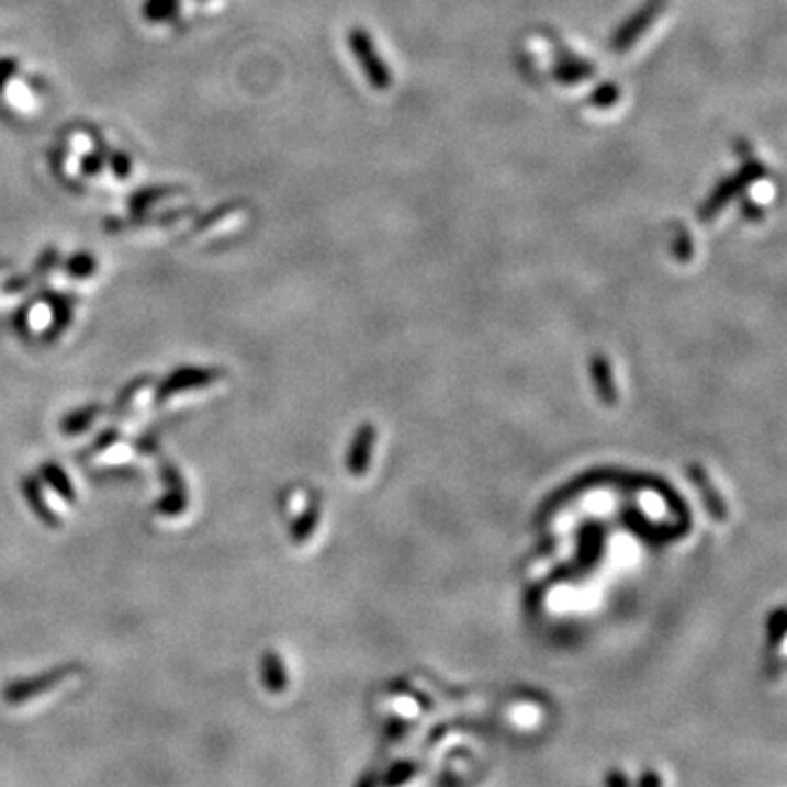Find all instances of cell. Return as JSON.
I'll return each instance as SVG.
<instances>
[{"mask_svg": "<svg viewBox=\"0 0 787 787\" xmlns=\"http://www.w3.org/2000/svg\"><path fill=\"white\" fill-rule=\"evenodd\" d=\"M40 473H42V477L48 482V486H50L66 504H75V502H77L75 486H72V482L68 480V475L64 473V469H59V466L53 464V462H46Z\"/></svg>", "mask_w": 787, "mask_h": 787, "instance_id": "cell-6", "label": "cell"}, {"mask_svg": "<svg viewBox=\"0 0 787 787\" xmlns=\"http://www.w3.org/2000/svg\"><path fill=\"white\" fill-rule=\"evenodd\" d=\"M103 412V405L99 403H92V405H83L70 414H66L59 423V429L64 436H79L83 434L86 429H90L97 420V416Z\"/></svg>", "mask_w": 787, "mask_h": 787, "instance_id": "cell-5", "label": "cell"}, {"mask_svg": "<svg viewBox=\"0 0 787 787\" xmlns=\"http://www.w3.org/2000/svg\"><path fill=\"white\" fill-rule=\"evenodd\" d=\"M149 385H154V376H149V374H145V376H138V379H134L127 387H123V392L116 396V401H114V407H112V416H121V414H125L127 409H130V405H132V401L143 392V390H147Z\"/></svg>", "mask_w": 787, "mask_h": 787, "instance_id": "cell-8", "label": "cell"}, {"mask_svg": "<svg viewBox=\"0 0 787 787\" xmlns=\"http://www.w3.org/2000/svg\"><path fill=\"white\" fill-rule=\"evenodd\" d=\"M29 286V280L26 278H13L11 282H7L2 289L7 291V293H13V291H22V289H26Z\"/></svg>", "mask_w": 787, "mask_h": 787, "instance_id": "cell-12", "label": "cell"}, {"mask_svg": "<svg viewBox=\"0 0 787 787\" xmlns=\"http://www.w3.org/2000/svg\"><path fill=\"white\" fill-rule=\"evenodd\" d=\"M226 379V370L222 368H182L171 372L162 383L156 387V403H165L171 396L191 392V390H204L215 385L217 381Z\"/></svg>", "mask_w": 787, "mask_h": 787, "instance_id": "cell-1", "label": "cell"}, {"mask_svg": "<svg viewBox=\"0 0 787 787\" xmlns=\"http://www.w3.org/2000/svg\"><path fill=\"white\" fill-rule=\"evenodd\" d=\"M75 670L72 667H59V670H53L44 676H37V678H31V681H22V683H13L4 689V700L15 705V702H26L29 698L42 694V692H48L53 687H57L66 676H70Z\"/></svg>", "mask_w": 787, "mask_h": 787, "instance_id": "cell-3", "label": "cell"}, {"mask_svg": "<svg viewBox=\"0 0 787 787\" xmlns=\"http://www.w3.org/2000/svg\"><path fill=\"white\" fill-rule=\"evenodd\" d=\"M160 480L167 488V495L156 502V510L165 517H180L189 508V491L184 484V477L180 475L178 466L171 462L160 464Z\"/></svg>", "mask_w": 787, "mask_h": 787, "instance_id": "cell-2", "label": "cell"}, {"mask_svg": "<svg viewBox=\"0 0 787 787\" xmlns=\"http://www.w3.org/2000/svg\"><path fill=\"white\" fill-rule=\"evenodd\" d=\"M262 678H265V687L269 692H282L286 687V674L282 667V661L278 654L267 652L262 656Z\"/></svg>", "mask_w": 787, "mask_h": 787, "instance_id": "cell-7", "label": "cell"}, {"mask_svg": "<svg viewBox=\"0 0 787 787\" xmlns=\"http://www.w3.org/2000/svg\"><path fill=\"white\" fill-rule=\"evenodd\" d=\"M119 429H114V427H110V429H105V431H101L99 436H97V440L92 442V447L90 449H86L81 456L83 458H92V456H97V453H103V451H108L116 440H119Z\"/></svg>", "mask_w": 787, "mask_h": 787, "instance_id": "cell-9", "label": "cell"}, {"mask_svg": "<svg viewBox=\"0 0 787 787\" xmlns=\"http://www.w3.org/2000/svg\"><path fill=\"white\" fill-rule=\"evenodd\" d=\"M315 525H317V510H311V513H306L300 521H295V525L291 527V538H293V542L300 544L302 540H306V538L311 536V531L315 529Z\"/></svg>", "mask_w": 787, "mask_h": 787, "instance_id": "cell-10", "label": "cell"}, {"mask_svg": "<svg viewBox=\"0 0 787 787\" xmlns=\"http://www.w3.org/2000/svg\"><path fill=\"white\" fill-rule=\"evenodd\" d=\"M22 495L26 499V504L31 506V510L37 515V519L46 527H59L61 519L53 513V508L46 504L40 484L35 482V477H22Z\"/></svg>", "mask_w": 787, "mask_h": 787, "instance_id": "cell-4", "label": "cell"}, {"mask_svg": "<svg viewBox=\"0 0 787 787\" xmlns=\"http://www.w3.org/2000/svg\"><path fill=\"white\" fill-rule=\"evenodd\" d=\"M94 259L92 257H88V255H77L72 261L68 262V271L72 273V276H77V278H86V276H90L92 271H94Z\"/></svg>", "mask_w": 787, "mask_h": 787, "instance_id": "cell-11", "label": "cell"}]
</instances>
